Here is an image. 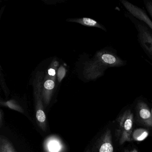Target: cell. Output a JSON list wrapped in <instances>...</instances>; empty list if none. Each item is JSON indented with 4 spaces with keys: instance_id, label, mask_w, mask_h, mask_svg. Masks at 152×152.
I'll return each mask as SVG.
<instances>
[{
    "instance_id": "obj_12",
    "label": "cell",
    "mask_w": 152,
    "mask_h": 152,
    "mask_svg": "<svg viewBox=\"0 0 152 152\" xmlns=\"http://www.w3.org/2000/svg\"><path fill=\"white\" fill-rule=\"evenodd\" d=\"M48 74L51 76H54L56 75V72L54 69L50 68L48 70Z\"/></svg>"
},
{
    "instance_id": "obj_15",
    "label": "cell",
    "mask_w": 152,
    "mask_h": 152,
    "mask_svg": "<svg viewBox=\"0 0 152 152\" xmlns=\"http://www.w3.org/2000/svg\"><path fill=\"white\" fill-rule=\"evenodd\" d=\"M151 113H152V110H151Z\"/></svg>"
},
{
    "instance_id": "obj_16",
    "label": "cell",
    "mask_w": 152,
    "mask_h": 152,
    "mask_svg": "<svg viewBox=\"0 0 152 152\" xmlns=\"http://www.w3.org/2000/svg\"><path fill=\"white\" fill-rule=\"evenodd\" d=\"M87 152H89V151H87Z\"/></svg>"
},
{
    "instance_id": "obj_3",
    "label": "cell",
    "mask_w": 152,
    "mask_h": 152,
    "mask_svg": "<svg viewBox=\"0 0 152 152\" xmlns=\"http://www.w3.org/2000/svg\"><path fill=\"white\" fill-rule=\"evenodd\" d=\"M120 2L129 14L143 22L152 32V21L145 10L126 0H120Z\"/></svg>"
},
{
    "instance_id": "obj_7",
    "label": "cell",
    "mask_w": 152,
    "mask_h": 152,
    "mask_svg": "<svg viewBox=\"0 0 152 152\" xmlns=\"http://www.w3.org/2000/svg\"><path fill=\"white\" fill-rule=\"evenodd\" d=\"M0 152H16L11 143L2 136L0 137Z\"/></svg>"
},
{
    "instance_id": "obj_8",
    "label": "cell",
    "mask_w": 152,
    "mask_h": 152,
    "mask_svg": "<svg viewBox=\"0 0 152 152\" xmlns=\"http://www.w3.org/2000/svg\"><path fill=\"white\" fill-rule=\"evenodd\" d=\"M2 104L3 106H5L11 108V109H13V110L18 111V112H20V113H24V111L23 110V108L20 107L18 105L16 104L15 102H13V101H8V102H6V103H3Z\"/></svg>"
},
{
    "instance_id": "obj_6",
    "label": "cell",
    "mask_w": 152,
    "mask_h": 152,
    "mask_svg": "<svg viewBox=\"0 0 152 152\" xmlns=\"http://www.w3.org/2000/svg\"><path fill=\"white\" fill-rule=\"evenodd\" d=\"M149 135L148 130L143 128L136 129L132 132V140L135 141H142L147 138Z\"/></svg>"
},
{
    "instance_id": "obj_9",
    "label": "cell",
    "mask_w": 152,
    "mask_h": 152,
    "mask_svg": "<svg viewBox=\"0 0 152 152\" xmlns=\"http://www.w3.org/2000/svg\"><path fill=\"white\" fill-rule=\"evenodd\" d=\"M143 2L146 10L152 19V0H144Z\"/></svg>"
},
{
    "instance_id": "obj_10",
    "label": "cell",
    "mask_w": 152,
    "mask_h": 152,
    "mask_svg": "<svg viewBox=\"0 0 152 152\" xmlns=\"http://www.w3.org/2000/svg\"><path fill=\"white\" fill-rule=\"evenodd\" d=\"M44 86L46 89L51 90L55 87V83L51 80H48L44 83Z\"/></svg>"
},
{
    "instance_id": "obj_14",
    "label": "cell",
    "mask_w": 152,
    "mask_h": 152,
    "mask_svg": "<svg viewBox=\"0 0 152 152\" xmlns=\"http://www.w3.org/2000/svg\"><path fill=\"white\" fill-rule=\"evenodd\" d=\"M125 152H138V151L137 149H135V148H133V149H132V150L127 151Z\"/></svg>"
},
{
    "instance_id": "obj_11",
    "label": "cell",
    "mask_w": 152,
    "mask_h": 152,
    "mask_svg": "<svg viewBox=\"0 0 152 152\" xmlns=\"http://www.w3.org/2000/svg\"><path fill=\"white\" fill-rule=\"evenodd\" d=\"M65 75V70L64 67H60L58 69V74L59 81L62 80V79L64 77Z\"/></svg>"
},
{
    "instance_id": "obj_4",
    "label": "cell",
    "mask_w": 152,
    "mask_h": 152,
    "mask_svg": "<svg viewBox=\"0 0 152 152\" xmlns=\"http://www.w3.org/2000/svg\"><path fill=\"white\" fill-rule=\"evenodd\" d=\"M137 116L142 124L152 128V114L146 103L143 100H139L137 102Z\"/></svg>"
},
{
    "instance_id": "obj_2",
    "label": "cell",
    "mask_w": 152,
    "mask_h": 152,
    "mask_svg": "<svg viewBox=\"0 0 152 152\" xmlns=\"http://www.w3.org/2000/svg\"><path fill=\"white\" fill-rule=\"evenodd\" d=\"M133 23L137 32L138 41L147 56L152 60V32L142 21L136 19L130 14H124Z\"/></svg>"
},
{
    "instance_id": "obj_1",
    "label": "cell",
    "mask_w": 152,
    "mask_h": 152,
    "mask_svg": "<svg viewBox=\"0 0 152 152\" xmlns=\"http://www.w3.org/2000/svg\"><path fill=\"white\" fill-rule=\"evenodd\" d=\"M117 128L115 135L119 144L122 145L126 142H130L134 126V115L130 109L126 110L116 120Z\"/></svg>"
},
{
    "instance_id": "obj_5",
    "label": "cell",
    "mask_w": 152,
    "mask_h": 152,
    "mask_svg": "<svg viewBox=\"0 0 152 152\" xmlns=\"http://www.w3.org/2000/svg\"><path fill=\"white\" fill-rule=\"evenodd\" d=\"M113 150L111 130L107 129L100 138L97 152H113Z\"/></svg>"
},
{
    "instance_id": "obj_13",
    "label": "cell",
    "mask_w": 152,
    "mask_h": 152,
    "mask_svg": "<svg viewBox=\"0 0 152 152\" xmlns=\"http://www.w3.org/2000/svg\"><path fill=\"white\" fill-rule=\"evenodd\" d=\"M2 111H1V113H0V117H1V118H0V120H1V122H0V124H1V127L2 126Z\"/></svg>"
}]
</instances>
